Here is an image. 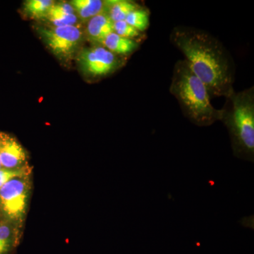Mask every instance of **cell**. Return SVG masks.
I'll use <instances>...</instances> for the list:
<instances>
[{
	"label": "cell",
	"instance_id": "cell-6",
	"mask_svg": "<svg viewBox=\"0 0 254 254\" xmlns=\"http://www.w3.org/2000/svg\"><path fill=\"white\" fill-rule=\"evenodd\" d=\"M127 58L113 54L100 45H93L80 50L76 62L81 72L86 78L98 80L110 76L126 63Z\"/></svg>",
	"mask_w": 254,
	"mask_h": 254
},
{
	"label": "cell",
	"instance_id": "cell-15",
	"mask_svg": "<svg viewBox=\"0 0 254 254\" xmlns=\"http://www.w3.org/2000/svg\"><path fill=\"white\" fill-rule=\"evenodd\" d=\"M125 21L138 31L144 33L150 26V11L141 6L127 16Z\"/></svg>",
	"mask_w": 254,
	"mask_h": 254
},
{
	"label": "cell",
	"instance_id": "cell-7",
	"mask_svg": "<svg viewBox=\"0 0 254 254\" xmlns=\"http://www.w3.org/2000/svg\"><path fill=\"white\" fill-rule=\"evenodd\" d=\"M0 162L1 168H21L28 165V155L15 137L0 132Z\"/></svg>",
	"mask_w": 254,
	"mask_h": 254
},
{
	"label": "cell",
	"instance_id": "cell-16",
	"mask_svg": "<svg viewBox=\"0 0 254 254\" xmlns=\"http://www.w3.org/2000/svg\"><path fill=\"white\" fill-rule=\"evenodd\" d=\"M113 32L118 36L128 39L134 40L141 43V40H144V33L138 31L131 25L128 24L125 20L113 22Z\"/></svg>",
	"mask_w": 254,
	"mask_h": 254
},
{
	"label": "cell",
	"instance_id": "cell-12",
	"mask_svg": "<svg viewBox=\"0 0 254 254\" xmlns=\"http://www.w3.org/2000/svg\"><path fill=\"white\" fill-rule=\"evenodd\" d=\"M78 19L87 22L97 15L105 13V0H73L70 2Z\"/></svg>",
	"mask_w": 254,
	"mask_h": 254
},
{
	"label": "cell",
	"instance_id": "cell-9",
	"mask_svg": "<svg viewBox=\"0 0 254 254\" xmlns=\"http://www.w3.org/2000/svg\"><path fill=\"white\" fill-rule=\"evenodd\" d=\"M85 36L93 45H100L110 33H113V21L106 13L97 15L87 21Z\"/></svg>",
	"mask_w": 254,
	"mask_h": 254
},
{
	"label": "cell",
	"instance_id": "cell-4",
	"mask_svg": "<svg viewBox=\"0 0 254 254\" xmlns=\"http://www.w3.org/2000/svg\"><path fill=\"white\" fill-rule=\"evenodd\" d=\"M32 190L31 176L11 180L0 188L1 218L23 228Z\"/></svg>",
	"mask_w": 254,
	"mask_h": 254
},
{
	"label": "cell",
	"instance_id": "cell-14",
	"mask_svg": "<svg viewBox=\"0 0 254 254\" xmlns=\"http://www.w3.org/2000/svg\"><path fill=\"white\" fill-rule=\"evenodd\" d=\"M55 1L52 0H28L23 3V12L32 19H43Z\"/></svg>",
	"mask_w": 254,
	"mask_h": 254
},
{
	"label": "cell",
	"instance_id": "cell-8",
	"mask_svg": "<svg viewBox=\"0 0 254 254\" xmlns=\"http://www.w3.org/2000/svg\"><path fill=\"white\" fill-rule=\"evenodd\" d=\"M42 20L56 27L76 26L78 21L72 5L64 1L55 2Z\"/></svg>",
	"mask_w": 254,
	"mask_h": 254
},
{
	"label": "cell",
	"instance_id": "cell-17",
	"mask_svg": "<svg viewBox=\"0 0 254 254\" xmlns=\"http://www.w3.org/2000/svg\"><path fill=\"white\" fill-rule=\"evenodd\" d=\"M32 171L33 168L29 164L21 168H0V188L13 179L31 176Z\"/></svg>",
	"mask_w": 254,
	"mask_h": 254
},
{
	"label": "cell",
	"instance_id": "cell-11",
	"mask_svg": "<svg viewBox=\"0 0 254 254\" xmlns=\"http://www.w3.org/2000/svg\"><path fill=\"white\" fill-rule=\"evenodd\" d=\"M100 46L104 47L113 54L127 58L139 48L140 43L118 36L113 32L103 40Z\"/></svg>",
	"mask_w": 254,
	"mask_h": 254
},
{
	"label": "cell",
	"instance_id": "cell-2",
	"mask_svg": "<svg viewBox=\"0 0 254 254\" xmlns=\"http://www.w3.org/2000/svg\"><path fill=\"white\" fill-rule=\"evenodd\" d=\"M170 92L185 118L193 125L209 127L220 121L221 110L214 108L206 86L185 60H179L174 66Z\"/></svg>",
	"mask_w": 254,
	"mask_h": 254
},
{
	"label": "cell",
	"instance_id": "cell-19",
	"mask_svg": "<svg viewBox=\"0 0 254 254\" xmlns=\"http://www.w3.org/2000/svg\"><path fill=\"white\" fill-rule=\"evenodd\" d=\"M1 168V162H0V168Z\"/></svg>",
	"mask_w": 254,
	"mask_h": 254
},
{
	"label": "cell",
	"instance_id": "cell-13",
	"mask_svg": "<svg viewBox=\"0 0 254 254\" xmlns=\"http://www.w3.org/2000/svg\"><path fill=\"white\" fill-rule=\"evenodd\" d=\"M141 6L128 0H105V13L113 22L124 21L127 16Z\"/></svg>",
	"mask_w": 254,
	"mask_h": 254
},
{
	"label": "cell",
	"instance_id": "cell-3",
	"mask_svg": "<svg viewBox=\"0 0 254 254\" xmlns=\"http://www.w3.org/2000/svg\"><path fill=\"white\" fill-rule=\"evenodd\" d=\"M220 121L228 130L234 155L254 160V88L232 91L225 97Z\"/></svg>",
	"mask_w": 254,
	"mask_h": 254
},
{
	"label": "cell",
	"instance_id": "cell-10",
	"mask_svg": "<svg viewBox=\"0 0 254 254\" xmlns=\"http://www.w3.org/2000/svg\"><path fill=\"white\" fill-rule=\"evenodd\" d=\"M22 229L4 218H0V254H10L18 247Z\"/></svg>",
	"mask_w": 254,
	"mask_h": 254
},
{
	"label": "cell",
	"instance_id": "cell-1",
	"mask_svg": "<svg viewBox=\"0 0 254 254\" xmlns=\"http://www.w3.org/2000/svg\"><path fill=\"white\" fill-rule=\"evenodd\" d=\"M170 40L204 83L210 97L225 98L235 91V62L218 38L203 30L178 26L171 31Z\"/></svg>",
	"mask_w": 254,
	"mask_h": 254
},
{
	"label": "cell",
	"instance_id": "cell-18",
	"mask_svg": "<svg viewBox=\"0 0 254 254\" xmlns=\"http://www.w3.org/2000/svg\"><path fill=\"white\" fill-rule=\"evenodd\" d=\"M0 218H1V210H0Z\"/></svg>",
	"mask_w": 254,
	"mask_h": 254
},
{
	"label": "cell",
	"instance_id": "cell-5",
	"mask_svg": "<svg viewBox=\"0 0 254 254\" xmlns=\"http://www.w3.org/2000/svg\"><path fill=\"white\" fill-rule=\"evenodd\" d=\"M37 32L42 41L58 59L68 63L77 55L85 38V33L76 26H40Z\"/></svg>",
	"mask_w": 254,
	"mask_h": 254
}]
</instances>
